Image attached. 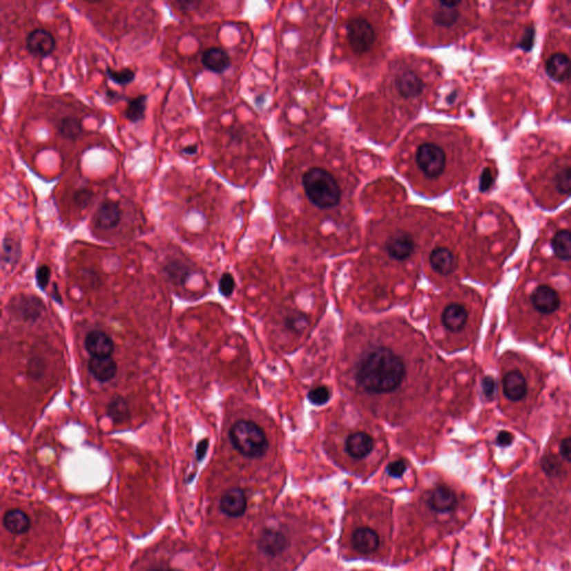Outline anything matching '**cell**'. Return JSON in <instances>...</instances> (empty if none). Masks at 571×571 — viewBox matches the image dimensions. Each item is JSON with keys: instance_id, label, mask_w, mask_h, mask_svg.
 <instances>
[{"instance_id": "cell-28", "label": "cell", "mask_w": 571, "mask_h": 571, "mask_svg": "<svg viewBox=\"0 0 571 571\" xmlns=\"http://www.w3.org/2000/svg\"><path fill=\"white\" fill-rule=\"evenodd\" d=\"M108 415L115 423H124L130 418V407L122 396H116L108 405Z\"/></svg>"}, {"instance_id": "cell-29", "label": "cell", "mask_w": 571, "mask_h": 571, "mask_svg": "<svg viewBox=\"0 0 571 571\" xmlns=\"http://www.w3.org/2000/svg\"><path fill=\"white\" fill-rule=\"evenodd\" d=\"M148 96L139 95L134 99H128V108L125 110V117L130 122L137 123L144 117Z\"/></svg>"}, {"instance_id": "cell-36", "label": "cell", "mask_w": 571, "mask_h": 571, "mask_svg": "<svg viewBox=\"0 0 571 571\" xmlns=\"http://www.w3.org/2000/svg\"><path fill=\"white\" fill-rule=\"evenodd\" d=\"M219 290L224 296L229 297L235 290V279L230 273H224L219 282Z\"/></svg>"}, {"instance_id": "cell-45", "label": "cell", "mask_w": 571, "mask_h": 571, "mask_svg": "<svg viewBox=\"0 0 571 571\" xmlns=\"http://www.w3.org/2000/svg\"><path fill=\"white\" fill-rule=\"evenodd\" d=\"M148 571H168V569H164V568H153V569H150V570H148Z\"/></svg>"}, {"instance_id": "cell-24", "label": "cell", "mask_w": 571, "mask_h": 571, "mask_svg": "<svg viewBox=\"0 0 571 571\" xmlns=\"http://www.w3.org/2000/svg\"><path fill=\"white\" fill-rule=\"evenodd\" d=\"M3 525L10 534H23L30 528L32 520L21 509H12L3 514Z\"/></svg>"}, {"instance_id": "cell-40", "label": "cell", "mask_w": 571, "mask_h": 571, "mask_svg": "<svg viewBox=\"0 0 571 571\" xmlns=\"http://www.w3.org/2000/svg\"><path fill=\"white\" fill-rule=\"evenodd\" d=\"M514 441V435L507 431H502L496 436V444L500 447H509Z\"/></svg>"}, {"instance_id": "cell-35", "label": "cell", "mask_w": 571, "mask_h": 571, "mask_svg": "<svg viewBox=\"0 0 571 571\" xmlns=\"http://www.w3.org/2000/svg\"><path fill=\"white\" fill-rule=\"evenodd\" d=\"M94 199V193L92 190L87 188H79L77 191L72 195V202L75 206L81 208V210L86 209L87 206H90Z\"/></svg>"}, {"instance_id": "cell-26", "label": "cell", "mask_w": 571, "mask_h": 571, "mask_svg": "<svg viewBox=\"0 0 571 571\" xmlns=\"http://www.w3.org/2000/svg\"><path fill=\"white\" fill-rule=\"evenodd\" d=\"M551 246L554 255L561 260H571V231L570 230H559L556 232Z\"/></svg>"}, {"instance_id": "cell-8", "label": "cell", "mask_w": 571, "mask_h": 571, "mask_svg": "<svg viewBox=\"0 0 571 571\" xmlns=\"http://www.w3.org/2000/svg\"><path fill=\"white\" fill-rule=\"evenodd\" d=\"M384 251L389 258L405 261L412 257L416 250V239L405 229H396L389 233L384 241Z\"/></svg>"}, {"instance_id": "cell-33", "label": "cell", "mask_w": 571, "mask_h": 571, "mask_svg": "<svg viewBox=\"0 0 571 571\" xmlns=\"http://www.w3.org/2000/svg\"><path fill=\"white\" fill-rule=\"evenodd\" d=\"M331 393L327 386H317L308 393V400L311 404L316 406H322L327 404L331 400Z\"/></svg>"}, {"instance_id": "cell-20", "label": "cell", "mask_w": 571, "mask_h": 571, "mask_svg": "<svg viewBox=\"0 0 571 571\" xmlns=\"http://www.w3.org/2000/svg\"><path fill=\"white\" fill-rule=\"evenodd\" d=\"M201 63L206 70L222 74L231 66V57L224 48L210 47L203 52Z\"/></svg>"}, {"instance_id": "cell-43", "label": "cell", "mask_w": 571, "mask_h": 571, "mask_svg": "<svg viewBox=\"0 0 571 571\" xmlns=\"http://www.w3.org/2000/svg\"><path fill=\"white\" fill-rule=\"evenodd\" d=\"M181 153L184 154V155H195L197 153V146L195 144L188 145L186 148H182V151Z\"/></svg>"}, {"instance_id": "cell-44", "label": "cell", "mask_w": 571, "mask_h": 571, "mask_svg": "<svg viewBox=\"0 0 571 571\" xmlns=\"http://www.w3.org/2000/svg\"><path fill=\"white\" fill-rule=\"evenodd\" d=\"M108 99H114V101H128V99H126L125 96L119 95V93H116V92H113V90H108Z\"/></svg>"}, {"instance_id": "cell-15", "label": "cell", "mask_w": 571, "mask_h": 571, "mask_svg": "<svg viewBox=\"0 0 571 571\" xmlns=\"http://www.w3.org/2000/svg\"><path fill=\"white\" fill-rule=\"evenodd\" d=\"M530 302L536 311L552 313L559 308L560 297L554 288L541 284L531 293Z\"/></svg>"}, {"instance_id": "cell-39", "label": "cell", "mask_w": 571, "mask_h": 571, "mask_svg": "<svg viewBox=\"0 0 571 571\" xmlns=\"http://www.w3.org/2000/svg\"><path fill=\"white\" fill-rule=\"evenodd\" d=\"M50 268L47 267V266H41V267L38 268L37 271H36V280H37V284L41 289H45L47 287V284H48V282H50Z\"/></svg>"}, {"instance_id": "cell-41", "label": "cell", "mask_w": 571, "mask_h": 571, "mask_svg": "<svg viewBox=\"0 0 571 571\" xmlns=\"http://www.w3.org/2000/svg\"><path fill=\"white\" fill-rule=\"evenodd\" d=\"M560 453L567 461L571 462V436L563 440L560 444Z\"/></svg>"}, {"instance_id": "cell-9", "label": "cell", "mask_w": 571, "mask_h": 571, "mask_svg": "<svg viewBox=\"0 0 571 571\" xmlns=\"http://www.w3.org/2000/svg\"><path fill=\"white\" fill-rule=\"evenodd\" d=\"M425 502L434 514H451L458 507V496L449 487L438 485L427 493Z\"/></svg>"}, {"instance_id": "cell-19", "label": "cell", "mask_w": 571, "mask_h": 571, "mask_svg": "<svg viewBox=\"0 0 571 571\" xmlns=\"http://www.w3.org/2000/svg\"><path fill=\"white\" fill-rule=\"evenodd\" d=\"M503 394L507 400L518 402L527 394V382L521 371H510L505 373L502 378Z\"/></svg>"}, {"instance_id": "cell-25", "label": "cell", "mask_w": 571, "mask_h": 571, "mask_svg": "<svg viewBox=\"0 0 571 571\" xmlns=\"http://www.w3.org/2000/svg\"><path fill=\"white\" fill-rule=\"evenodd\" d=\"M43 304L35 297H21L14 302L12 309L25 320H36L43 313Z\"/></svg>"}, {"instance_id": "cell-31", "label": "cell", "mask_w": 571, "mask_h": 571, "mask_svg": "<svg viewBox=\"0 0 571 571\" xmlns=\"http://www.w3.org/2000/svg\"><path fill=\"white\" fill-rule=\"evenodd\" d=\"M106 75L110 81H114L115 84L119 86H126L130 84L135 79V72L130 70V68H124L122 70H114L108 67L106 68Z\"/></svg>"}, {"instance_id": "cell-4", "label": "cell", "mask_w": 571, "mask_h": 571, "mask_svg": "<svg viewBox=\"0 0 571 571\" xmlns=\"http://www.w3.org/2000/svg\"><path fill=\"white\" fill-rule=\"evenodd\" d=\"M473 3L456 1H425L414 5L412 28L422 43L436 46L462 35L470 26Z\"/></svg>"}, {"instance_id": "cell-38", "label": "cell", "mask_w": 571, "mask_h": 571, "mask_svg": "<svg viewBox=\"0 0 571 571\" xmlns=\"http://www.w3.org/2000/svg\"><path fill=\"white\" fill-rule=\"evenodd\" d=\"M482 391L485 398L492 400L496 393V380H493L492 377H485V380H482Z\"/></svg>"}, {"instance_id": "cell-37", "label": "cell", "mask_w": 571, "mask_h": 571, "mask_svg": "<svg viewBox=\"0 0 571 571\" xmlns=\"http://www.w3.org/2000/svg\"><path fill=\"white\" fill-rule=\"evenodd\" d=\"M406 471V463L403 460L391 462L387 467V474L391 478H400Z\"/></svg>"}, {"instance_id": "cell-27", "label": "cell", "mask_w": 571, "mask_h": 571, "mask_svg": "<svg viewBox=\"0 0 571 571\" xmlns=\"http://www.w3.org/2000/svg\"><path fill=\"white\" fill-rule=\"evenodd\" d=\"M58 133L67 139H79L83 132L81 121L75 116L66 115L61 117L57 125Z\"/></svg>"}, {"instance_id": "cell-22", "label": "cell", "mask_w": 571, "mask_h": 571, "mask_svg": "<svg viewBox=\"0 0 571 571\" xmlns=\"http://www.w3.org/2000/svg\"><path fill=\"white\" fill-rule=\"evenodd\" d=\"M467 311L461 304H449L442 313V322L447 331L458 333L463 329L467 322Z\"/></svg>"}, {"instance_id": "cell-5", "label": "cell", "mask_w": 571, "mask_h": 571, "mask_svg": "<svg viewBox=\"0 0 571 571\" xmlns=\"http://www.w3.org/2000/svg\"><path fill=\"white\" fill-rule=\"evenodd\" d=\"M405 377L403 358L385 346L367 348L354 369L356 385L366 394L374 396L394 394L403 385Z\"/></svg>"}, {"instance_id": "cell-18", "label": "cell", "mask_w": 571, "mask_h": 571, "mask_svg": "<svg viewBox=\"0 0 571 571\" xmlns=\"http://www.w3.org/2000/svg\"><path fill=\"white\" fill-rule=\"evenodd\" d=\"M85 349L92 357H110L114 351V342L104 331H93L87 333Z\"/></svg>"}, {"instance_id": "cell-2", "label": "cell", "mask_w": 571, "mask_h": 571, "mask_svg": "<svg viewBox=\"0 0 571 571\" xmlns=\"http://www.w3.org/2000/svg\"><path fill=\"white\" fill-rule=\"evenodd\" d=\"M293 177L291 191L298 199L300 210L333 219L351 206L356 184L354 175L335 164L331 157H304Z\"/></svg>"}, {"instance_id": "cell-16", "label": "cell", "mask_w": 571, "mask_h": 571, "mask_svg": "<svg viewBox=\"0 0 571 571\" xmlns=\"http://www.w3.org/2000/svg\"><path fill=\"white\" fill-rule=\"evenodd\" d=\"M122 217V212L116 201L105 200L99 204L94 217V224L99 230H110L117 226Z\"/></svg>"}, {"instance_id": "cell-30", "label": "cell", "mask_w": 571, "mask_h": 571, "mask_svg": "<svg viewBox=\"0 0 571 571\" xmlns=\"http://www.w3.org/2000/svg\"><path fill=\"white\" fill-rule=\"evenodd\" d=\"M21 257V244L12 237H7L3 242V258L7 264H14Z\"/></svg>"}, {"instance_id": "cell-34", "label": "cell", "mask_w": 571, "mask_h": 571, "mask_svg": "<svg viewBox=\"0 0 571 571\" xmlns=\"http://www.w3.org/2000/svg\"><path fill=\"white\" fill-rule=\"evenodd\" d=\"M45 371H46V366L41 357L34 356L29 360L27 371H28L29 377H32V380H41L45 374Z\"/></svg>"}, {"instance_id": "cell-14", "label": "cell", "mask_w": 571, "mask_h": 571, "mask_svg": "<svg viewBox=\"0 0 571 571\" xmlns=\"http://www.w3.org/2000/svg\"><path fill=\"white\" fill-rule=\"evenodd\" d=\"M374 438L369 433L357 431L348 435L345 441V451L348 456L355 460H362L373 452Z\"/></svg>"}, {"instance_id": "cell-3", "label": "cell", "mask_w": 571, "mask_h": 571, "mask_svg": "<svg viewBox=\"0 0 571 571\" xmlns=\"http://www.w3.org/2000/svg\"><path fill=\"white\" fill-rule=\"evenodd\" d=\"M342 23V43L347 57L358 65H369L383 54L387 41L386 21L380 19V3H358Z\"/></svg>"}, {"instance_id": "cell-42", "label": "cell", "mask_w": 571, "mask_h": 571, "mask_svg": "<svg viewBox=\"0 0 571 571\" xmlns=\"http://www.w3.org/2000/svg\"><path fill=\"white\" fill-rule=\"evenodd\" d=\"M208 447H209V441H208V440H202L200 443L197 444V460H200L201 461V460L204 458V456L206 454V451H208Z\"/></svg>"}, {"instance_id": "cell-1", "label": "cell", "mask_w": 571, "mask_h": 571, "mask_svg": "<svg viewBox=\"0 0 571 571\" xmlns=\"http://www.w3.org/2000/svg\"><path fill=\"white\" fill-rule=\"evenodd\" d=\"M396 152V168L414 190L427 195H441L465 177L472 159L465 133L438 125L415 128Z\"/></svg>"}, {"instance_id": "cell-46", "label": "cell", "mask_w": 571, "mask_h": 571, "mask_svg": "<svg viewBox=\"0 0 571 571\" xmlns=\"http://www.w3.org/2000/svg\"><path fill=\"white\" fill-rule=\"evenodd\" d=\"M168 571H183V570H177V569H168Z\"/></svg>"}, {"instance_id": "cell-21", "label": "cell", "mask_w": 571, "mask_h": 571, "mask_svg": "<svg viewBox=\"0 0 571 571\" xmlns=\"http://www.w3.org/2000/svg\"><path fill=\"white\" fill-rule=\"evenodd\" d=\"M429 264L435 273L449 275L456 269V255L447 246H436L429 253Z\"/></svg>"}, {"instance_id": "cell-11", "label": "cell", "mask_w": 571, "mask_h": 571, "mask_svg": "<svg viewBox=\"0 0 571 571\" xmlns=\"http://www.w3.org/2000/svg\"><path fill=\"white\" fill-rule=\"evenodd\" d=\"M56 41L52 32L46 29H34L26 37L28 52L37 57H47L55 50Z\"/></svg>"}, {"instance_id": "cell-13", "label": "cell", "mask_w": 571, "mask_h": 571, "mask_svg": "<svg viewBox=\"0 0 571 571\" xmlns=\"http://www.w3.org/2000/svg\"><path fill=\"white\" fill-rule=\"evenodd\" d=\"M248 507L246 492L240 487H232L221 496L220 509L226 516L239 518L244 516Z\"/></svg>"}, {"instance_id": "cell-12", "label": "cell", "mask_w": 571, "mask_h": 571, "mask_svg": "<svg viewBox=\"0 0 571 571\" xmlns=\"http://www.w3.org/2000/svg\"><path fill=\"white\" fill-rule=\"evenodd\" d=\"M547 75L557 83L568 81L571 77V56L567 52H556L545 58Z\"/></svg>"}, {"instance_id": "cell-7", "label": "cell", "mask_w": 571, "mask_h": 571, "mask_svg": "<svg viewBox=\"0 0 571 571\" xmlns=\"http://www.w3.org/2000/svg\"><path fill=\"white\" fill-rule=\"evenodd\" d=\"M289 534L282 525H270L261 531L258 549L268 559H280L290 548Z\"/></svg>"}, {"instance_id": "cell-23", "label": "cell", "mask_w": 571, "mask_h": 571, "mask_svg": "<svg viewBox=\"0 0 571 571\" xmlns=\"http://www.w3.org/2000/svg\"><path fill=\"white\" fill-rule=\"evenodd\" d=\"M88 371L96 380L106 383L113 380L117 365L110 357H92L88 362Z\"/></svg>"}, {"instance_id": "cell-32", "label": "cell", "mask_w": 571, "mask_h": 571, "mask_svg": "<svg viewBox=\"0 0 571 571\" xmlns=\"http://www.w3.org/2000/svg\"><path fill=\"white\" fill-rule=\"evenodd\" d=\"M284 324H286V327L288 329L299 333L306 331L308 326H309L307 316L302 313H296V311H293V313H290L289 316H287Z\"/></svg>"}, {"instance_id": "cell-10", "label": "cell", "mask_w": 571, "mask_h": 571, "mask_svg": "<svg viewBox=\"0 0 571 571\" xmlns=\"http://www.w3.org/2000/svg\"><path fill=\"white\" fill-rule=\"evenodd\" d=\"M380 534L369 527H360L351 534V548L360 556H371L374 554L380 547Z\"/></svg>"}, {"instance_id": "cell-6", "label": "cell", "mask_w": 571, "mask_h": 571, "mask_svg": "<svg viewBox=\"0 0 571 571\" xmlns=\"http://www.w3.org/2000/svg\"><path fill=\"white\" fill-rule=\"evenodd\" d=\"M229 438L232 447L244 458H262L269 449L267 435L253 420H239L232 424Z\"/></svg>"}, {"instance_id": "cell-17", "label": "cell", "mask_w": 571, "mask_h": 571, "mask_svg": "<svg viewBox=\"0 0 571 571\" xmlns=\"http://www.w3.org/2000/svg\"><path fill=\"white\" fill-rule=\"evenodd\" d=\"M548 183L554 195L561 197L571 195V164L561 163L551 168Z\"/></svg>"}]
</instances>
